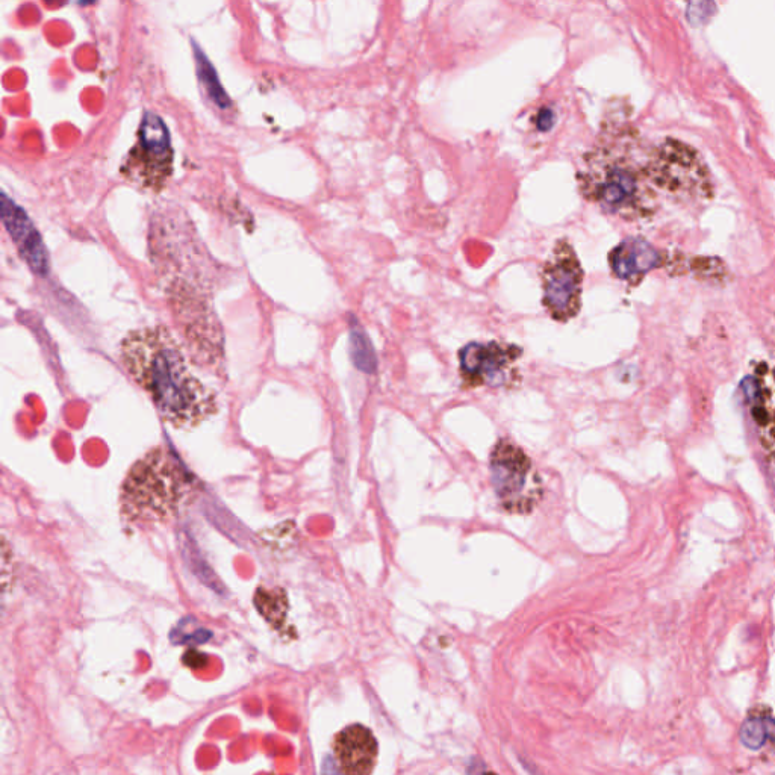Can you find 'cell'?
<instances>
[{"instance_id": "1", "label": "cell", "mask_w": 775, "mask_h": 775, "mask_svg": "<svg viewBox=\"0 0 775 775\" xmlns=\"http://www.w3.org/2000/svg\"><path fill=\"white\" fill-rule=\"evenodd\" d=\"M122 362L152 399L162 420L175 429H196L217 414V393L191 371L169 327L129 332L122 343Z\"/></svg>"}, {"instance_id": "2", "label": "cell", "mask_w": 775, "mask_h": 775, "mask_svg": "<svg viewBox=\"0 0 775 775\" xmlns=\"http://www.w3.org/2000/svg\"><path fill=\"white\" fill-rule=\"evenodd\" d=\"M580 193L607 214L624 220L650 217L659 205L650 149L641 152L633 140H606L586 153L577 172Z\"/></svg>"}, {"instance_id": "3", "label": "cell", "mask_w": 775, "mask_h": 775, "mask_svg": "<svg viewBox=\"0 0 775 775\" xmlns=\"http://www.w3.org/2000/svg\"><path fill=\"white\" fill-rule=\"evenodd\" d=\"M196 491V479L182 462L169 449L155 447L129 470L120 491V509L131 523H162L191 503Z\"/></svg>"}, {"instance_id": "4", "label": "cell", "mask_w": 775, "mask_h": 775, "mask_svg": "<svg viewBox=\"0 0 775 775\" xmlns=\"http://www.w3.org/2000/svg\"><path fill=\"white\" fill-rule=\"evenodd\" d=\"M583 271L576 249L559 238L541 270L542 305L553 320L568 323L582 311Z\"/></svg>"}, {"instance_id": "5", "label": "cell", "mask_w": 775, "mask_h": 775, "mask_svg": "<svg viewBox=\"0 0 775 775\" xmlns=\"http://www.w3.org/2000/svg\"><path fill=\"white\" fill-rule=\"evenodd\" d=\"M173 172L170 134L164 122L147 113L138 131V143L123 165L122 175L144 193L164 190Z\"/></svg>"}, {"instance_id": "6", "label": "cell", "mask_w": 775, "mask_h": 775, "mask_svg": "<svg viewBox=\"0 0 775 775\" xmlns=\"http://www.w3.org/2000/svg\"><path fill=\"white\" fill-rule=\"evenodd\" d=\"M491 482L503 508L515 514L532 511L538 503L539 479L520 446L500 439L491 453Z\"/></svg>"}, {"instance_id": "7", "label": "cell", "mask_w": 775, "mask_h": 775, "mask_svg": "<svg viewBox=\"0 0 775 775\" xmlns=\"http://www.w3.org/2000/svg\"><path fill=\"white\" fill-rule=\"evenodd\" d=\"M523 356L517 344L488 341L470 343L459 350V373L467 390L506 386L515 380V364Z\"/></svg>"}, {"instance_id": "8", "label": "cell", "mask_w": 775, "mask_h": 775, "mask_svg": "<svg viewBox=\"0 0 775 775\" xmlns=\"http://www.w3.org/2000/svg\"><path fill=\"white\" fill-rule=\"evenodd\" d=\"M751 417L766 455L775 462V365L760 362L747 380Z\"/></svg>"}, {"instance_id": "9", "label": "cell", "mask_w": 775, "mask_h": 775, "mask_svg": "<svg viewBox=\"0 0 775 775\" xmlns=\"http://www.w3.org/2000/svg\"><path fill=\"white\" fill-rule=\"evenodd\" d=\"M376 738L367 727L353 724L341 730L334 739V756L344 774H370L376 765Z\"/></svg>"}, {"instance_id": "10", "label": "cell", "mask_w": 775, "mask_h": 775, "mask_svg": "<svg viewBox=\"0 0 775 775\" xmlns=\"http://www.w3.org/2000/svg\"><path fill=\"white\" fill-rule=\"evenodd\" d=\"M4 223L32 270L46 274L47 255L40 234L35 231L28 215L8 197L4 199Z\"/></svg>"}, {"instance_id": "11", "label": "cell", "mask_w": 775, "mask_h": 775, "mask_svg": "<svg viewBox=\"0 0 775 775\" xmlns=\"http://www.w3.org/2000/svg\"><path fill=\"white\" fill-rule=\"evenodd\" d=\"M654 261L656 253L653 249L645 241L635 238L623 241L609 255V264L615 276L633 284L653 267Z\"/></svg>"}, {"instance_id": "12", "label": "cell", "mask_w": 775, "mask_h": 775, "mask_svg": "<svg viewBox=\"0 0 775 775\" xmlns=\"http://www.w3.org/2000/svg\"><path fill=\"white\" fill-rule=\"evenodd\" d=\"M741 738L747 747H762L766 739H775V723L771 719H750L742 729Z\"/></svg>"}, {"instance_id": "13", "label": "cell", "mask_w": 775, "mask_h": 775, "mask_svg": "<svg viewBox=\"0 0 775 775\" xmlns=\"http://www.w3.org/2000/svg\"><path fill=\"white\" fill-rule=\"evenodd\" d=\"M197 61H199V75L202 79L203 85H205L206 91H208L211 99L217 103L221 108L229 106L228 97H226L225 91L221 90L220 82H218L217 76H215L214 69L208 60L202 57V53L197 50Z\"/></svg>"}, {"instance_id": "14", "label": "cell", "mask_w": 775, "mask_h": 775, "mask_svg": "<svg viewBox=\"0 0 775 775\" xmlns=\"http://www.w3.org/2000/svg\"><path fill=\"white\" fill-rule=\"evenodd\" d=\"M352 343L356 367L361 368L362 371H367V373L374 371L376 359H374L373 349H371L370 341L359 327L353 330Z\"/></svg>"}]
</instances>
